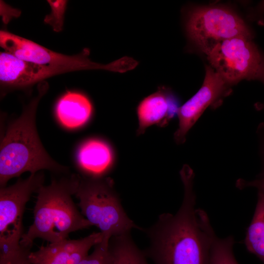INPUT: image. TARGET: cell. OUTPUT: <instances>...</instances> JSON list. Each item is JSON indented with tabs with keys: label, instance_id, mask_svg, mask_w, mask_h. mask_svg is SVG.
Listing matches in <instances>:
<instances>
[{
	"label": "cell",
	"instance_id": "8992f818",
	"mask_svg": "<svg viewBox=\"0 0 264 264\" xmlns=\"http://www.w3.org/2000/svg\"><path fill=\"white\" fill-rule=\"evenodd\" d=\"M185 29L189 40L204 54L218 43L237 36L251 38L243 20L234 11L220 6H204L188 13Z\"/></svg>",
	"mask_w": 264,
	"mask_h": 264
},
{
	"label": "cell",
	"instance_id": "e0dca14e",
	"mask_svg": "<svg viewBox=\"0 0 264 264\" xmlns=\"http://www.w3.org/2000/svg\"><path fill=\"white\" fill-rule=\"evenodd\" d=\"M234 243L232 236L224 238L217 236L212 247L209 264H239L233 253Z\"/></svg>",
	"mask_w": 264,
	"mask_h": 264
},
{
	"label": "cell",
	"instance_id": "ac0fdd59",
	"mask_svg": "<svg viewBox=\"0 0 264 264\" xmlns=\"http://www.w3.org/2000/svg\"><path fill=\"white\" fill-rule=\"evenodd\" d=\"M47 1L51 10L50 14L45 16L44 22L50 25L55 32H60L63 29L67 0H48Z\"/></svg>",
	"mask_w": 264,
	"mask_h": 264
},
{
	"label": "cell",
	"instance_id": "52a82bcc",
	"mask_svg": "<svg viewBox=\"0 0 264 264\" xmlns=\"http://www.w3.org/2000/svg\"><path fill=\"white\" fill-rule=\"evenodd\" d=\"M43 172L19 178L13 184L0 188V253L21 247L24 234L22 218L27 202L32 194L44 185Z\"/></svg>",
	"mask_w": 264,
	"mask_h": 264
},
{
	"label": "cell",
	"instance_id": "7a4b0ae2",
	"mask_svg": "<svg viewBox=\"0 0 264 264\" xmlns=\"http://www.w3.org/2000/svg\"><path fill=\"white\" fill-rule=\"evenodd\" d=\"M38 94L25 107L21 116L8 127L0 141V187L24 172L43 170L67 173L68 168L55 161L47 153L39 137L35 117L37 106L48 89L45 81L39 83Z\"/></svg>",
	"mask_w": 264,
	"mask_h": 264
},
{
	"label": "cell",
	"instance_id": "603a6c76",
	"mask_svg": "<svg viewBox=\"0 0 264 264\" xmlns=\"http://www.w3.org/2000/svg\"><path fill=\"white\" fill-rule=\"evenodd\" d=\"M260 79H261L264 82V69Z\"/></svg>",
	"mask_w": 264,
	"mask_h": 264
},
{
	"label": "cell",
	"instance_id": "7402d4cb",
	"mask_svg": "<svg viewBox=\"0 0 264 264\" xmlns=\"http://www.w3.org/2000/svg\"><path fill=\"white\" fill-rule=\"evenodd\" d=\"M237 186L242 189L247 187H255L258 189V195L264 198V172L258 178L251 181L239 179L237 182Z\"/></svg>",
	"mask_w": 264,
	"mask_h": 264
},
{
	"label": "cell",
	"instance_id": "9c48e42d",
	"mask_svg": "<svg viewBox=\"0 0 264 264\" xmlns=\"http://www.w3.org/2000/svg\"><path fill=\"white\" fill-rule=\"evenodd\" d=\"M203 84L190 99L179 108L178 126L174 134L178 144L183 143L186 136L204 110L222 96L227 84L210 66H206Z\"/></svg>",
	"mask_w": 264,
	"mask_h": 264
},
{
	"label": "cell",
	"instance_id": "30bf717a",
	"mask_svg": "<svg viewBox=\"0 0 264 264\" xmlns=\"http://www.w3.org/2000/svg\"><path fill=\"white\" fill-rule=\"evenodd\" d=\"M71 72L60 66L41 65L18 59L3 51L0 53V82L1 88H22L56 75Z\"/></svg>",
	"mask_w": 264,
	"mask_h": 264
},
{
	"label": "cell",
	"instance_id": "2e32d148",
	"mask_svg": "<svg viewBox=\"0 0 264 264\" xmlns=\"http://www.w3.org/2000/svg\"><path fill=\"white\" fill-rule=\"evenodd\" d=\"M244 243L247 250L264 264V198L259 195Z\"/></svg>",
	"mask_w": 264,
	"mask_h": 264
},
{
	"label": "cell",
	"instance_id": "8fae6325",
	"mask_svg": "<svg viewBox=\"0 0 264 264\" xmlns=\"http://www.w3.org/2000/svg\"><path fill=\"white\" fill-rule=\"evenodd\" d=\"M100 232L77 240H64L42 246L28 256L30 264H79L90 249L103 240Z\"/></svg>",
	"mask_w": 264,
	"mask_h": 264
},
{
	"label": "cell",
	"instance_id": "d6986e66",
	"mask_svg": "<svg viewBox=\"0 0 264 264\" xmlns=\"http://www.w3.org/2000/svg\"><path fill=\"white\" fill-rule=\"evenodd\" d=\"M109 242L103 239L94 246L93 252L87 255L79 264H111L108 250Z\"/></svg>",
	"mask_w": 264,
	"mask_h": 264
},
{
	"label": "cell",
	"instance_id": "3957f363",
	"mask_svg": "<svg viewBox=\"0 0 264 264\" xmlns=\"http://www.w3.org/2000/svg\"><path fill=\"white\" fill-rule=\"evenodd\" d=\"M79 175L52 179L48 185L37 192L34 220L20 241L22 247L31 249L37 238L49 243L67 239L70 233L88 228L92 224L76 207L75 195Z\"/></svg>",
	"mask_w": 264,
	"mask_h": 264
},
{
	"label": "cell",
	"instance_id": "7c38bea8",
	"mask_svg": "<svg viewBox=\"0 0 264 264\" xmlns=\"http://www.w3.org/2000/svg\"><path fill=\"white\" fill-rule=\"evenodd\" d=\"M179 108L175 106L170 93L164 88L143 99L137 108L138 126L137 134H143L151 126L166 125L177 114Z\"/></svg>",
	"mask_w": 264,
	"mask_h": 264
},
{
	"label": "cell",
	"instance_id": "5bb4252c",
	"mask_svg": "<svg viewBox=\"0 0 264 264\" xmlns=\"http://www.w3.org/2000/svg\"><path fill=\"white\" fill-rule=\"evenodd\" d=\"M93 111L92 104L85 95L67 91L58 101L55 112L57 119L65 127L73 129L85 124Z\"/></svg>",
	"mask_w": 264,
	"mask_h": 264
},
{
	"label": "cell",
	"instance_id": "5b68a950",
	"mask_svg": "<svg viewBox=\"0 0 264 264\" xmlns=\"http://www.w3.org/2000/svg\"><path fill=\"white\" fill-rule=\"evenodd\" d=\"M211 66L227 85L260 79L264 60L251 38L237 36L220 41L205 53Z\"/></svg>",
	"mask_w": 264,
	"mask_h": 264
},
{
	"label": "cell",
	"instance_id": "44dd1931",
	"mask_svg": "<svg viewBox=\"0 0 264 264\" xmlns=\"http://www.w3.org/2000/svg\"><path fill=\"white\" fill-rule=\"evenodd\" d=\"M0 15L5 24L12 19L18 18L21 15V11L20 10L12 7L3 0H0Z\"/></svg>",
	"mask_w": 264,
	"mask_h": 264
},
{
	"label": "cell",
	"instance_id": "ba28073f",
	"mask_svg": "<svg viewBox=\"0 0 264 264\" xmlns=\"http://www.w3.org/2000/svg\"><path fill=\"white\" fill-rule=\"evenodd\" d=\"M0 46L5 51L21 60L41 65L64 67L71 71L99 69L119 72L122 64L118 60L108 64L92 61L88 48L74 55H67L47 48L31 40L6 30L0 31Z\"/></svg>",
	"mask_w": 264,
	"mask_h": 264
},
{
	"label": "cell",
	"instance_id": "9a60e30c",
	"mask_svg": "<svg viewBox=\"0 0 264 264\" xmlns=\"http://www.w3.org/2000/svg\"><path fill=\"white\" fill-rule=\"evenodd\" d=\"M108 250L111 264H150L144 251L133 241L131 232L112 237Z\"/></svg>",
	"mask_w": 264,
	"mask_h": 264
},
{
	"label": "cell",
	"instance_id": "4fadbf2b",
	"mask_svg": "<svg viewBox=\"0 0 264 264\" xmlns=\"http://www.w3.org/2000/svg\"><path fill=\"white\" fill-rule=\"evenodd\" d=\"M81 169L90 176H101L112 167L114 159L113 150L106 142L92 138L79 147L77 155Z\"/></svg>",
	"mask_w": 264,
	"mask_h": 264
},
{
	"label": "cell",
	"instance_id": "277c9868",
	"mask_svg": "<svg viewBox=\"0 0 264 264\" xmlns=\"http://www.w3.org/2000/svg\"><path fill=\"white\" fill-rule=\"evenodd\" d=\"M75 196L81 213L100 230L103 239L141 230L125 212L111 178L79 175Z\"/></svg>",
	"mask_w": 264,
	"mask_h": 264
},
{
	"label": "cell",
	"instance_id": "6da1fadb",
	"mask_svg": "<svg viewBox=\"0 0 264 264\" xmlns=\"http://www.w3.org/2000/svg\"><path fill=\"white\" fill-rule=\"evenodd\" d=\"M180 176L184 188L181 204L176 214L163 213L144 229L150 244L143 251L154 264H209L217 235L206 212L196 207L193 170L185 165Z\"/></svg>",
	"mask_w": 264,
	"mask_h": 264
},
{
	"label": "cell",
	"instance_id": "ffe728a7",
	"mask_svg": "<svg viewBox=\"0 0 264 264\" xmlns=\"http://www.w3.org/2000/svg\"><path fill=\"white\" fill-rule=\"evenodd\" d=\"M31 249L21 247L15 250L0 253V264H30L28 259Z\"/></svg>",
	"mask_w": 264,
	"mask_h": 264
}]
</instances>
